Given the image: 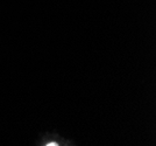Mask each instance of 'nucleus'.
Returning a JSON list of instances; mask_svg holds the SVG:
<instances>
[{
  "instance_id": "nucleus-1",
  "label": "nucleus",
  "mask_w": 156,
  "mask_h": 146,
  "mask_svg": "<svg viewBox=\"0 0 156 146\" xmlns=\"http://www.w3.org/2000/svg\"><path fill=\"white\" fill-rule=\"evenodd\" d=\"M47 145H48V146H55V145L57 146L58 144H56V143H50V144H47Z\"/></svg>"
}]
</instances>
